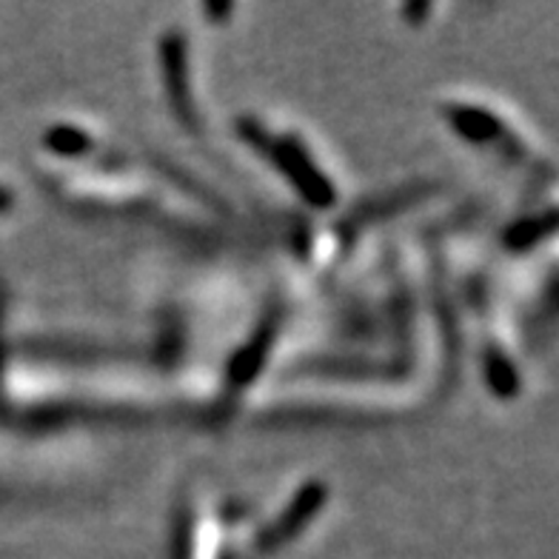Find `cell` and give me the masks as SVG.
Instances as JSON below:
<instances>
[{
    "instance_id": "5b68a950",
    "label": "cell",
    "mask_w": 559,
    "mask_h": 559,
    "mask_svg": "<svg viewBox=\"0 0 559 559\" xmlns=\"http://www.w3.org/2000/svg\"><path fill=\"white\" fill-rule=\"evenodd\" d=\"M449 120L456 134H463L472 143H491L502 134L500 120L477 106H449Z\"/></svg>"
},
{
    "instance_id": "3957f363",
    "label": "cell",
    "mask_w": 559,
    "mask_h": 559,
    "mask_svg": "<svg viewBox=\"0 0 559 559\" xmlns=\"http://www.w3.org/2000/svg\"><path fill=\"white\" fill-rule=\"evenodd\" d=\"M160 63H163V81L169 88L171 104L177 115L183 120L192 118V104H189V81H186V55H183V37L166 35L160 44Z\"/></svg>"
},
{
    "instance_id": "9c48e42d",
    "label": "cell",
    "mask_w": 559,
    "mask_h": 559,
    "mask_svg": "<svg viewBox=\"0 0 559 559\" xmlns=\"http://www.w3.org/2000/svg\"><path fill=\"white\" fill-rule=\"evenodd\" d=\"M206 12H209V15H214V17H223V15H228V12H231V3H209Z\"/></svg>"
},
{
    "instance_id": "6da1fadb",
    "label": "cell",
    "mask_w": 559,
    "mask_h": 559,
    "mask_svg": "<svg viewBox=\"0 0 559 559\" xmlns=\"http://www.w3.org/2000/svg\"><path fill=\"white\" fill-rule=\"evenodd\" d=\"M269 152H272L274 166L292 180V186L300 192L302 200H309L314 209L334 206V200H337L334 186L329 183V177L311 163V157L306 155V148H302L295 138L274 140L272 146H269Z\"/></svg>"
},
{
    "instance_id": "7a4b0ae2",
    "label": "cell",
    "mask_w": 559,
    "mask_h": 559,
    "mask_svg": "<svg viewBox=\"0 0 559 559\" xmlns=\"http://www.w3.org/2000/svg\"><path fill=\"white\" fill-rule=\"evenodd\" d=\"M323 502H325L323 483H309V486H302L300 491H297L295 500H292V506L280 514L277 523L265 531L260 545H263V548H277L280 543H286V539H292L295 534H300L302 525H309V520L320 511V508H323Z\"/></svg>"
},
{
    "instance_id": "8fae6325",
    "label": "cell",
    "mask_w": 559,
    "mask_h": 559,
    "mask_svg": "<svg viewBox=\"0 0 559 559\" xmlns=\"http://www.w3.org/2000/svg\"><path fill=\"white\" fill-rule=\"evenodd\" d=\"M426 12H428L426 3H417V7L405 9V15H426Z\"/></svg>"
},
{
    "instance_id": "277c9868",
    "label": "cell",
    "mask_w": 559,
    "mask_h": 559,
    "mask_svg": "<svg viewBox=\"0 0 559 559\" xmlns=\"http://www.w3.org/2000/svg\"><path fill=\"white\" fill-rule=\"evenodd\" d=\"M274 329H277V325H274V320H265L258 332L251 334L249 343H246L243 348H237L235 357L228 360V383L246 385V383H251L254 377H258V371L263 368L265 357H269V352H272Z\"/></svg>"
},
{
    "instance_id": "52a82bcc",
    "label": "cell",
    "mask_w": 559,
    "mask_h": 559,
    "mask_svg": "<svg viewBox=\"0 0 559 559\" xmlns=\"http://www.w3.org/2000/svg\"><path fill=\"white\" fill-rule=\"evenodd\" d=\"M554 226H557V214L554 209L543 214V217H528V221H520L506 231V246L511 251H525L531 249L534 243L545 240V237L551 235Z\"/></svg>"
},
{
    "instance_id": "30bf717a",
    "label": "cell",
    "mask_w": 559,
    "mask_h": 559,
    "mask_svg": "<svg viewBox=\"0 0 559 559\" xmlns=\"http://www.w3.org/2000/svg\"><path fill=\"white\" fill-rule=\"evenodd\" d=\"M9 206H12V194L7 189H0V212H7Z\"/></svg>"
},
{
    "instance_id": "ba28073f",
    "label": "cell",
    "mask_w": 559,
    "mask_h": 559,
    "mask_svg": "<svg viewBox=\"0 0 559 559\" xmlns=\"http://www.w3.org/2000/svg\"><path fill=\"white\" fill-rule=\"evenodd\" d=\"M44 143L49 152H55V155L60 157H78L92 148L88 134L83 132V129H78V126H69V123L52 126V129L44 134Z\"/></svg>"
},
{
    "instance_id": "8992f818",
    "label": "cell",
    "mask_w": 559,
    "mask_h": 559,
    "mask_svg": "<svg viewBox=\"0 0 559 559\" xmlns=\"http://www.w3.org/2000/svg\"><path fill=\"white\" fill-rule=\"evenodd\" d=\"M483 371H486L488 385H491V391L497 397H516V391H520V377H516L514 366L508 362L506 354L497 352V348H488L486 357H483Z\"/></svg>"
}]
</instances>
